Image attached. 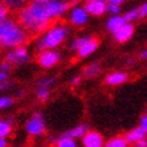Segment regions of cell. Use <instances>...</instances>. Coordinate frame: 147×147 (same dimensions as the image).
Wrapping results in <instances>:
<instances>
[{
  "label": "cell",
  "mask_w": 147,
  "mask_h": 147,
  "mask_svg": "<svg viewBox=\"0 0 147 147\" xmlns=\"http://www.w3.org/2000/svg\"><path fill=\"white\" fill-rule=\"evenodd\" d=\"M61 54L57 50H43L39 51L36 55V62L43 69H51L59 62Z\"/></svg>",
  "instance_id": "6"
},
{
  "label": "cell",
  "mask_w": 147,
  "mask_h": 147,
  "mask_svg": "<svg viewBox=\"0 0 147 147\" xmlns=\"http://www.w3.org/2000/svg\"><path fill=\"white\" fill-rule=\"evenodd\" d=\"M88 131H89V127H88L86 124H78V125H76V127H73V128L67 129L66 132H63L62 135L63 136H66V138H70V139L77 140V139L82 138Z\"/></svg>",
  "instance_id": "15"
},
{
  "label": "cell",
  "mask_w": 147,
  "mask_h": 147,
  "mask_svg": "<svg viewBox=\"0 0 147 147\" xmlns=\"http://www.w3.org/2000/svg\"><path fill=\"white\" fill-rule=\"evenodd\" d=\"M61 1H65V3H69V4H77V0H61Z\"/></svg>",
  "instance_id": "38"
},
{
  "label": "cell",
  "mask_w": 147,
  "mask_h": 147,
  "mask_svg": "<svg viewBox=\"0 0 147 147\" xmlns=\"http://www.w3.org/2000/svg\"><path fill=\"white\" fill-rule=\"evenodd\" d=\"M138 12H139V19L146 18L147 16V1H144L140 7H138Z\"/></svg>",
  "instance_id": "30"
},
{
  "label": "cell",
  "mask_w": 147,
  "mask_h": 147,
  "mask_svg": "<svg viewBox=\"0 0 147 147\" xmlns=\"http://www.w3.org/2000/svg\"><path fill=\"white\" fill-rule=\"evenodd\" d=\"M134 146L135 147H147V139H143V140H140V142L135 143Z\"/></svg>",
  "instance_id": "34"
},
{
  "label": "cell",
  "mask_w": 147,
  "mask_h": 147,
  "mask_svg": "<svg viewBox=\"0 0 147 147\" xmlns=\"http://www.w3.org/2000/svg\"><path fill=\"white\" fill-rule=\"evenodd\" d=\"M13 100L12 96H8V94H0V111H4V109H8L13 105Z\"/></svg>",
  "instance_id": "23"
},
{
  "label": "cell",
  "mask_w": 147,
  "mask_h": 147,
  "mask_svg": "<svg viewBox=\"0 0 147 147\" xmlns=\"http://www.w3.org/2000/svg\"><path fill=\"white\" fill-rule=\"evenodd\" d=\"M0 3H3L8 8V11H16V12H19L20 9H23L27 5L28 0H0Z\"/></svg>",
  "instance_id": "17"
},
{
  "label": "cell",
  "mask_w": 147,
  "mask_h": 147,
  "mask_svg": "<svg viewBox=\"0 0 147 147\" xmlns=\"http://www.w3.org/2000/svg\"><path fill=\"white\" fill-rule=\"evenodd\" d=\"M105 139L100 132L89 129L86 134L81 138V146L82 147H104Z\"/></svg>",
  "instance_id": "9"
},
{
  "label": "cell",
  "mask_w": 147,
  "mask_h": 147,
  "mask_svg": "<svg viewBox=\"0 0 147 147\" xmlns=\"http://www.w3.org/2000/svg\"><path fill=\"white\" fill-rule=\"evenodd\" d=\"M105 1H107V0H105Z\"/></svg>",
  "instance_id": "41"
},
{
  "label": "cell",
  "mask_w": 147,
  "mask_h": 147,
  "mask_svg": "<svg viewBox=\"0 0 147 147\" xmlns=\"http://www.w3.org/2000/svg\"><path fill=\"white\" fill-rule=\"evenodd\" d=\"M107 12L111 13V16H115V15H120L121 7H119V5H111V4H108Z\"/></svg>",
  "instance_id": "26"
},
{
  "label": "cell",
  "mask_w": 147,
  "mask_h": 147,
  "mask_svg": "<svg viewBox=\"0 0 147 147\" xmlns=\"http://www.w3.org/2000/svg\"><path fill=\"white\" fill-rule=\"evenodd\" d=\"M11 70H12V66H11L7 61H4V59H3V61H0V71H1V73L8 74Z\"/></svg>",
  "instance_id": "28"
},
{
  "label": "cell",
  "mask_w": 147,
  "mask_h": 147,
  "mask_svg": "<svg viewBox=\"0 0 147 147\" xmlns=\"http://www.w3.org/2000/svg\"><path fill=\"white\" fill-rule=\"evenodd\" d=\"M5 80H8V74L0 71V82H3V81H5Z\"/></svg>",
  "instance_id": "36"
},
{
  "label": "cell",
  "mask_w": 147,
  "mask_h": 147,
  "mask_svg": "<svg viewBox=\"0 0 147 147\" xmlns=\"http://www.w3.org/2000/svg\"><path fill=\"white\" fill-rule=\"evenodd\" d=\"M30 59H31V55L27 46H19L16 49L7 50L4 54V61H7L12 67L23 66L30 62Z\"/></svg>",
  "instance_id": "4"
},
{
  "label": "cell",
  "mask_w": 147,
  "mask_h": 147,
  "mask_svg": "<svg viewBox=\"0 0 147 147\" xmlns=\"http://www.w3.org/2000/svg\"><path fill=\"white\" fill-rule=\"evenodd\" d=\"M139 127L144 131L147 134V116L146 115H143L142 117H140V123H139Z\"/></svg>",
  "instance_id": "31"
},
{
  "label": "cell",
  "mask_w": 147,
  "mask_h": 147,
  "mask_svg": "<svg viewBox=\"0 0 147 147\" xmlns=\"http://www.w3.org/2000/svg\"><path fill=\"white\" fill-rule=\"evenodd\" d=\"M9 142L8 139H0V147H8Z\"/></svg>",
  "instance_id": "35"
},
{
  "label": "cell",
  "mask_w": 147,
  "mask_h": 147,
  "mask_svg": "<svg viewBox=\"0 0 147 147\" xmlns=\"http://www.w3.org/2000/svg\"><path fill=\"white\" fill-rule=\"evenodd\" d=\"M13 131V117H0V139H8Z\"/></svg>",
  "instance_id": "12"
},
{
  "label": "cell",
  "mask_w": 147,
  "mask_h": 147,
  "mask_svg": "<svg viewBox=\"0 0 147 147\" xmlns=\"http://www.w3.org/2000/svg\"><path fill=\"white\" fill-rule=\"evenodd\" d=\"M108 3L105 0H85L84 8L89 16H102L107 12Z\"/></svg>",
  "instance_id": "8"
},
{
  "label": "cell",
  "mask_w": 147,
  "mask_h": 147,
  "mask_svg": "<svg viewBox=\"0 0 147 147\" xmlns=\"http://www.w3.org/2000/svg\"><path fill=\"white\" fill-rule=\"evenodd\" d=\"M146 116H147V113H146Z\"/></svg>",
  "instance_id": "40"
},
{
  "label": "cell",
  "mask_w": 147,
  "mask_h": 147,
  "mask_svg": "<svg viewBox=\"0 0 147 147\" xmlns=\"http://www.w3.org/2000/svg\"><path fill=\"white\" fill-rule=\"evenodd\" d=\"M69 27L65 23H53L51 26L42 32L35 40V49L38 51L43 50H57L58 46H61L66 40L69 35Z\"/></svg>",
  "instance_id": "3"
},
{
  "label": "cell",
  "mask_w": 147,
  "mask_h": 147,
  "mask_svg": "<svg viewBox=\"0 0 147 147\" xmlns=\"http://www.w3.org/2000/svg\"><path fill=\"white\" fill-rule=\"evenodd\" d=\"M140 58H142V59H147V47L140 53Z\"/></svg>",
  "instance_id": "37"
},
{
  "label": "cell",
  "mask_w": 147,
  "mask_h": 147,
  "mask_svg": "<svg viewBox=\"0 0 147 147\" xmlns=\"http://www.w3.org/2000/svg\"><path fill=\"white\" fill-rule=\"evenodd\" d=\"M35 96L39 101H47V100L51 97V90L46 89V88H36Z\"/></svg>",
  "instance_id": "24"
},
{
  "label": "cell",
  "mask_w": 147,
  "mask_h": 147,
  "mask_svg": "<svg viewBox=\"0 0 147 147\" xmlns=\"http://www.w3.org/2000/svg\"><path fill=\"white\" fill-rule=\"evenodd\" d=\"M124 139L127 140L128 144H135V143L140 142L143 139H147V134L140 127H135V128H132L124 135Z\"/></svg>",
  "instance_id": "13"
},
{
  "label": "cell",
  "mask_w": 147,
  "mask_h": 147,
  "mask_svg": "<svg viewBox=\"0 0 147 147\" xmlns=\"http://www.w3.org/2000/svg\"><path fill=\"white\" fill-rule=\"evenodd\" d=\"M123 19H124L125 23H132L135 20H138L139 19V12H138V7L136 8H132L127 11V12L123 15Z\"/></svg>",
  "instance_id": "25"
},
{
  "label": "cell",
  "mask_w": 147,
  "mask_h": 147,
  "mask_svg": "<svg viewBox=\"0 0 147 147\" xmlns=\"http://www.w3.org/2000/svg\"><path fill=\"white\" fill-rule=\"evenodd\" d=\"M93 38V36H90V35H82V36H78V38H76V39H73L71 40V43H70V49L73 50V51H77V50L80 49L82 45H85L88 40H90Z\"/></svg>",
  "instance_id": "22"
},
{
  "label": "cell",
  "mask_w": 147,
  "mask_h": 147,
  "mask_svg": "<svg viewBox=\"0 0 147 147\" xmlns=\"http://www.w3.org/2000/svg\"><path fill=\"white\" fill-rule=\"evenodd\" d=\"M128 146L129 144L127 143L124 136H121V135L113 136V138L108 139L107 142L104 143V147H128Z\"/></svg>",
  "instance_id": "19"
},
{
  "label": "cell",
  "mask_w": 147,
  "mask_h": 147,
  "mask_svg": "<svg viewBox=\"0 0 147 147\" xmlns=\"http://www.w3.org/2000/svg\"><path fill=\"white\" fill-rule=\"evenodd\" d=\"M11 86H12V82L9 80H5V81H3V82H0V94L7 92Z\"/></svg>",
  "instance_id": "29"
},
{
  "label": "cell",
  "mask_w": 147,
  "mask_h": 147,
  "mask_svg": "<svg viewBox=\"0 0 147 147\" xmlns=\"http://www.w3.org/2000/svg\"><path fill=\"white\" fill-rule=\"evenodd\" d=\"M7 18H9L8 8H7L3 3H0V22H1V20H4V19H7Z\"/></svg>",
  "instance_id": "27"
},
{
  "label": "cell",
  "mask_w": 147,
  "mask_h": 147,
  "mask_svg": "<svg viewBox=\"0 0 147 147\" xmlns=\"http://www.w3.org/2000/svg\"><path fill=\"white\" fill-rule=\"evenodd\" d=\"M97 47H98L97 39L92 38V39L88 40L85 45H82L80 49L77 50V55L80 58H86V57H89V55H92V54L97 50Z\"/></svg>",
  "instance_id": "14"
},
{
  "label": "cell",
  "mask_w": 147,
  "mask_h": 147,
  "mask_svg": "<svg viewBox=\"0 0 147 147\" xmlns=\"http://www.w3.org/2000/svg\"><path fill=\"white\" fill-rule=\"evenodd\" d=\"M76 4L61 0H28L27 5L18 12V23L28 35H40L54 22L65 16V13Z\"/></svg>",
  "instance_id": "1"
},
{
  "label": "cell",
  "mask_w": 147,
  "mask_h": 147,
  "mask_svg": "<svg viewBox=\"0 0 147 147\" xmlns=\"http://www.w3.org/2000/svg\"><path fill=\"white\" fill-rule=\"evenodd\" d=\"M112 35H113L115 42H117V43H125L127 40H129L132 38V35H134V24L132 23H124Z\"/></svg>",
  "instance_id": "10"
},
{
  "label": "cell",
  "mask_w": 147,
  "mask_h": 147,
  "mask_svg": "<svg viewBox=\"0 0 147 147\" xmlns=\"http://www.w3.org/2000/svg\"><path fill=\"white\" fill-rule=\"evenodd\" d=\"M55 147H78V143L74 139L66 138V136L61 135L59 138L55 139Z\"/></svg>",
  "instance_id": "21"
},
{
  "label": "cell",
  "mask_w": 147,
  "mask_h": 147,
  "mask_svg": "<svg viewBox=\"0 0 147 147\" xmlns=\"http://www.w3.org/2000/svg\"><path fill=\"white\" fill-rule=\"evenodd\" d=\"M81 80H82V77H81V76H74V77H71L70 84L73 85V86H77V85H80Z\"/></svg>",
  "instance_id": "32"
},
{
  "label": "cell",
  "mask_w": 147,
  "mask_h": 147,
  "mask_svg": "<svg viewBox=\"0 0 147 147\" xmlns=\"http://www.w3.org/2000/svg\"><path fill=\"white\" fill-rule=\"evenodd\" d=\"M128 80V74L125 71H112L105 77V84L109 86H117V85L124 84Z\"/></svg>",
  "instance_id": "11"
},
{
  "label": "cell",
  "mask_w": 147,
  "mask_h": 147,
  "mask_svg": "<svg viewBox=\"0 0 147 147\" xmlns=\"http://www.w3.org/2000/svg\"><path fill=\"white\" fill-rule=\"evenodd\" d=\"M24 129H26L27 135H30L32 138H39L46 134V123L45 119L40 112H34L32 116L26 121L24 124Z\"/></svg>",
  "instance_id": "5"
},
{
  "label": "cell",
  "mask_w": 147,
  "mask_h": 147,
  "mask_svg": "<svg viewBox=\"0 0 147 147\" xmlns=\"http://www.w3.org/2000/svg\"><path fill=\"white\" fill-rule=\"evenodd\" d=\"M69 23L76 27H82L89 22V15L85 11L84 5H73L69 11Z\"/></svg>",
  "instance_id": "7"
},
{
  "label": "cell",
  "mask_w": 147,
  "mask_h": 147,
  "mask_svg": "<svg viewBox=\"0 0 147 147\" xmlns=\"http://www.w3.org/2000/svg\"><path fill=\"white\" fill-rule=\"evenodd\" d=\"M125 0H107V3L108 4H111V5H119L120 7L123 3H124Z\"/></svg>",
  "instance_id": "33"
},
{
  "label": "cell",
  "mask_w": 147,
  "mask_h": 147,
  "mask_svg": "<svg viewBox=\"0 0 147 147\" xmlns=\"http://www.w3.org/2000/svg\"><path fill=\"white\" fill-rule=\"evenodd\" d=\"M134 62H135L134 59H128V61H127V65H128V66H129V65L132 66V65H134Z\"/></svg>",
  "instance_id": "39"
},
{
  "label": "cell",
  "mask_w": 147,
  "mask_h": 147,
  "mask_svg": "<svg viewBox=\"0 0 147 147\" xmlns=\"http://www.w3.org/2000/svg\"><path fill=\"white\" fill-rule=\"evenodd\" d=\"M100 71H101V65L100 62H92L89 65H86L84 67V77L85 78H94V77H97L100 74Z\"/></svg>",
  "instance_id": "18"
},
{
  "label": "cell",
  "mask_w": 147,
  "mask_h": 147,
  "mask_svg": "<svg viewBox=\"0 0 147 147\" xmlns=\"http://www.w3.org/2000/svg\"><path fill=\"white\" fill-rule=\"evenodd\" d=\"M57 84V78L55 77H50V76H46V77H40L39 80L36 81V88H46V89H50L54 88Z\"/></svg>",
  "instance_id": "20"
},
{
  "label": "cell",
  "mask_w": 147,
  "mask_h": 147,
  "mask_svg": "<svg viewBox=\"0 0 147 147\" xmlns=\"http://www.w3.org/2000/svg\"><path fill=\"white\" fill-rule=\"evenodd\" d=\"M124 23L125 22H124V19H123V15H115V16H111V18L107 20L105 27H107L108 32L113 34V32L117 31Z\"/></svg>",
  "instance_id": "16"
},
{
  "label": "cell",
  "mask_w": 147,
  "mask_h": 147,
  "mask_svg": "<svg viewBox=\"0 0 147 147\" xmlns=\"http://www.w3.org/2000/svg\"><path fill=\"white\" fill-rule=\"evenodd\" d=\"M30 39L23 27L13 18H7L0 22V47L4 50L16 49L19 46H26Z\"/></svg>",
  "instance_id": "2"
}]
</instances>
